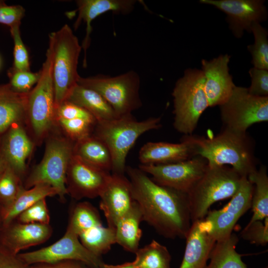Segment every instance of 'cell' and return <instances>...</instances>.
Listing matches in <instances>:
<instances>
[{
	"instance_id": "1",
	"label": "cell",
	"mask_w": 268,
	"mask_h": 268,
	"mask_svg": "<svg viewBox=\"0 0 268 268\" xmlns=\"http://www.w3.org/2000/svg\"><path fill=\"white\" fill-rule=\"evenodd\" d=\"M125 172L143 220L166 238L185 239L192 225L187 194L156 183L139 168Z\"/></svg>"
},
{
	"instance_id": "2",
	"label": "cell",
	"mask_w": 268,
	"mask_h": 268,
	"mask_svg": "<svg viewBox=\"0 0 268 268\" xmlns=\"http://www.w3.org/2000/svg\"><path fill=\"white\" fill-rule=\"evenodd\" d=\"M194 145L196 155L206 159L209 165H229L241 177L256 171L255 141L246 133L223 128L217 135L205 137L184 135Z\"/></svg>"
},
{
	"instance_id": "3",
	"label": "cell",
	"mask_w": 268,
	"mask_h": 268,
	"mask_svg": "<svg viewBox=\"0 0 268 268\" xmlns=\"http://www.w3.org/2000/svg\"><path fill=\"white\" fill-rule=\"evenodd\" d=\"M160 117L137 121L132 114L113 120L97 122L92 135L107 145L112 159V174H124L127 155L144 133L161 127Z\"/></svg>"
},
{
	"instance_id": "4",
	"label": "cell",
	"mask_w": 268,
	"mask_h": 268,
	"mask_svg": "<svg viewBox=\"0 0 268 268\" xmlns=\"http://www.w3.org/2000/svg\"><path fill=\"white\" fill-rule=\"evenodd\" d=\"M52 64L53 50L49 42L38 81L28 94L25 123L36 144H41L57 126Z\"/></svg>"
},
{
	"instance_id": "5",
	"label": "cell",
	"mask_w": 268,
	"mask_h": 268,
	"mask_svg": "<svg viewBox=\"0 0 268 268\" xmlns=\"http://www.w3.org/2000/svg\"><path fill=\"white\" fill-rule=\"evenodd\" d=\"M74 144L56 126L46 137L43 157L26 178L24 188L28 189L38 184H47L57 191L62 201H65L67 195L66 173L73 154Z\"/></svg>"
},
{
	"instance_id": "6",
	"label": "cell",
	"mask_w": 268,
	"mask_h": 268,
	"mask_svg": "<svg viewBox=\"0 0 268 268\" xmlns=\"http://www.w3.org/2000/svg\"><path fill=\"white\" fill-rule=\"evenodd\" d=\"M52 47V74L56 109L65 101L80 76L77 71L82 50L77 37L71 27L65 24L49 34Z\"/></svg>"
},
{
	"instance_id": "7",
	"label": "cell",
	"mask_w": 268,
	"mask_h": 268,
	"mask_svg": "<svg viewBox=\"0 0 268 268\" xmlns=\"http://www.w3.org/2000/svg\"><path fill=\"white\" fill-rule=\"evenodd\" d=\"M204 76L201 69H186L175 83L173 98V126L184 135H191L199 119L209 107L204 89Z\"/></svg>"
},
{
	"instance_id": "8",
	"label": "cell",
	"mask_w": 268,
	"mask_h": 268,
	"mask_svg": "<svg viewBox=\"0 0 268 268\" xmlns=\"http://www.w3.org/2000/svg\"><path fill=\"white\" fill-rule=\"evenodd\" d=\"M242 178L228 166L207 164L202 176L187 193L192 223L204 219L213 203L231 198Z\"/></svg>"
},
{
	"instance_id": "9",
	"label": "cell",
	"mask_w": 268,
	"mask_h": 268,
	"mask_svg": "<svg viewBox=\"0 0 268 268\" xmlns=\"http://www.w3.org/2000/svg\"><path fill=\"white\" fill-rule=\"evenodd\" d=\"M140 77L134 70L111 76L102 74L80 76L77 84L99 93L111 105L117 118L140 108Z\"/></svg>"
},
{
	"instance_id": "10",
	"label": "cell",
	"mask_w": 268,
	"mask_h": 268,
	"mask_svg": "<svg viewBox=\"0 0 268 268\" xmlns=\"http://www.w3.org/2000/svg\"><path fill=\"white\" fill-rule=\"evenodd\" d=\"M219 107L223 128L246 133L253 125L268 121V97L254 96L248 88L235 86Z\"/></svg>"
},
{
	"instance_id": "11",
	"label": "cell",
	"mask_w": 268,
	"mask_h": 268,
	"mask_svg": "<svg viewBox=\"0 0 268 268\" xmlns=\"http://www.w3.org/2000/svg\"><path fill=\"white\" fill-rule=\"evenodd\" d=\"M18 257L31 266L39 263H54L66 261L81 263L91 268H100L104 263L85 248L78 236L67 228L64 235L53 244L38 250L19 253Z\"/></svg>"
},
{
	"instance_id": "12",
	"label": "cell",
	"mask_w": 268,
	"mask_h": 268,
	"mask_svg": "<svg viewBox=\"0 0 268 268\" xmlns=\"http://www.w3.org/2000/svg\"><path fill=\"white\" fill-rule=\"evenodd\" d=\"M207 167L205 158L196 155L189 159L165 164H141L138 168L152 176L156 183L188 193Z\"/></svg>"
},
{
	"instance_id": "13",
	"label": "cell",
	"mask_w": 268,
	"mask_h": 268,
	"mask_svg": "<svg viewBox=\"0 0 268 268\" xmlns=\"http://www.w3.org/2000/svg\"><path fill=\"white\" fill-rule=\"evenodd\" d=\"M253 191V184L247 177H242L239 188L229 202L221 209L208 211L204 219L216 242L228 237L237 221L251 207Z\"/></svg>"
},
{
	"instance_id": "14",
	"label": "cell",
	"mask_w": 268,
	"mask_h": 268,
	"mask_svg": "<svg viewBox=\"0 0 268 268\" xmlns=\"http://www.w3.org/2000/svg\"><path fill=\"white\" fill-rule=\"evenodd\" d=\"M111 176L110 172L91 165L73 154L66 173L67 195L76 200L100 197Z\"/></svg>"
},
{
	"instance_id": "15",
	"label": "cell",
	"mask_w": 268,
	"mask_h": 268,
	"mask_svg": "<svg viewBox=\"0 0 268 268\" xmlns=\"http://www.w3.org/2000/svg\"><path fill=\"white\" fill-rule=\"evenodd\" d=\"M211 5L226 15V21L233 35L241 38L245 31L251 32L252 24L265 21L268 17L267 7L262 0H200Z\"/></svg>"
},
{
	"instance_id": "16",
	"label": "cell",
	"mask_w": 268,
	"mask_h": 268,
	"mask_svg": "<svg viewBox=\"0 0 268 268\" xmlns=\"http://www.w3.org/2000/svg\"><path fill=\"white\" fill-rule=\"evenodd\" d=\"M230 59L229 55L225 54L210 61L201 60L204 89L209 107L219 106L225 103L236 86L229 72Z\"/></svg>"
},
{
	"instance_id": "17",
	"label": "cell",
	"mask_w": 268,
	"mask_h": 268,
	"mask_svg": "<svg viewBox=\"0 0 268 268\" xmlns=\"http://www.w3.org/2000/svg\"><path fill=\"white\" fill-rule=\"evenodd\" d=\"M53 229L50 224L22 223L15 220L2 225L0 230V246L14 254L44 243L51 236Z\"/></svg>"
},
{
	"instance_id": "18",
	"label": "cell",
	"mask_w": 268,
	"mask_h": 268,
	"mask_svg": "<svg viewBox=\"0 0 268 268\" xmlns=\"http://www.w3.org/2000/svg\"><path fill=\"white\" fill-rule=\"evenodd\" d=\"M34 144L23 123L14 124L0 137V152L8 166L22 180L26 174L27 162Z\"/></svg>"
},
{
	"instance_id": "19",
	"label": "cell",
	"mask_w": 268,
	"mask_h": 268,
	"mask_svg": "<svg viewBox=\"0 0 268 268\" xmlns=\"http://www.w3.org/2000/svg\"><path fill=\"white\" fill-rule=\"evenodd\" d=\"M100 197V208L103 211L108 226L114 228L134 202L130 181L124 174H111Z\"/></svg>"
},
{
	"instance_id": "20",
	"label": "cell",
	"mask_w": 268,
	"mask_h": 268,
	"mask_svg": "<svg viewBox=\"0 0 268 268\" xmlns=\"http://www.w3.org/2000/svg\"><path fill=\"white\" fill-rule=\"evenodd\" d=\"M135 0H78L76 1L78 16L74 24L75 30L81 22L86 24L85 37L81 45L84 51L83 66H87L86 53L91 43V23L100 15L109 11L116 14L126 15L134 9Z\"/></svg>"
},
{
	"instance_id": "21",
	"label": "cell",
	"mask_w": 268,
	"mask_h": 268,
	"mask_svg": "<svg viewBox=\"0 0 268 268\" xmlns=\"http://www.w3.org/2000/svg\"><path fill=\"white\" fill-rule=\"evenodd\" d=\"M185 239V253L179 268H204L216 241L204 219L192 223Z\"/></svg>"
},
{
	"instance_id": "22",
	"label": "cell",
	"mask_w": 268,
	"mask_h": 268,
	"mask_svg": "<svg viewBox=\"0 0 268 268\" xmlns=\"http://www.w3.org/2000/svg\"><path fill=\"white\" fill-rule=\"evenodd\" d=\"M196 155L193 144L184 136L180 143L148 142L140 149L141 164H165L189 159Z\"/></svg>"
},
{
	"instance_id": "23",
	"label": "cell",
	"mask_w": 268,
	"mask_h": 268,
	"mask_svg": "<svg viewBox=\"0 0 268 268\" xmlns=\"http://www.w3.org/2000/svg\"><path fill=\"white\" fill-rule=\"evenodd\" d=\"M28 94L14 91L8 83L0 84V137L14 124L25 122Z\"/></svg>"
},
{
	"instance_id": "24",
	"label": "cell",
	"mask_w": 268,
	"mask_h": 268,
	"mask_svg": "<svg viewBox=\"0 0 268 268\" xmlns=\"http://www.w3.org/2000/svg\"><path fill=\"white\" fill-rule=\"evenodd\" d=\"M66 101L85 109L97 122L117 118L112 107L99 93L78 84L73 88Z\"/></svg>"
},
{
	"instance_id": "25",
	"label": "cell",
	"mask_w": 268,
	"mask_h": 268,
	"mask_svg": "<svg viewBox=\"0 0 268 268\" xmlns=\"http://www.w3.org/2000/svg\"><path fill=\"white\" fill-rule=\"evenodd\" d=\"M143 221L137 202L134 201L130 209L118 221L115 226L116 243L126 251L135 253L137 251L142 231L139 227Z\"/></svg>"
},
{
	"instance_id": "26",
	"label": "cell",
	"mask_w": 268,
	"mask_h": 268,
	"mask_svg": "<svg viewBox=\"0 0 268 268\" xmlns=\"http://www.w3.org/2000/svg\"><path fill=\"white\" fill-rule=\"evenodd\" d=\"M73 153L85 162L102 170H112V159L107 145L91 134L74 142Z\"/></svg>"
},
{
	"instance_id": "27",
	"label": "cell",
	"mask_w": 268,
	"mask_h": 268,
	"mask_svg": "<svg viewBox=\"0 0 268 268\" xmlns=\"http://www.w3.org/2000/svg\"><path fill=\"white\" fill-rule=\"evenodd\" d=\"M58 195L57 191L47 184H38L28 189L23 188L12 203L3 209L2 225L15 220L21 212L38 201Z\"/></svg>"
},
{
	"instance_id": "28",
	"label": "cell",
	"mask_w": 268,
	"mask_h": 268,
	"mask_svg": "<svg viewBox=\"0 0 268 268\" xmlns=\"http://www.w3.org/2000/svg\"><path fill=\"white\" fill-rule=\"evenodd\" d=\"M238 241L237 236L232 233L216 242L209 256L210 262L204 268H248L236 251Z\"/></svg>"
},
{
	"instance_id": "29",
	"label": "cell",
	"mask_w": 268,
	"mask_h": 268,
	"mask_svg": "<svg viewBox=\"0 0 268 268\" xmlns=\"http://www.w3.org/2000/svg\"><path fill=\"white\" fill-rule=\"evenodd\" d=\"M247 178L255 185L251 202L253 213L249 223L263 220L268 217V176L266 167L261 166Z\"/></svg>"
},
{
	"instance_id": "30",
	"label": "cell",
	"mask_w": 268,
	"mask_h": 268,
	"mask_svg": "<svg viewBox=\"0 0 268 268\" xmlns=\"http://www.w3.org/2000/svg\"><path fill=\"white\" fill-rule=\"evenodd\" d=\"M83 246L93 254L101 257L116 243L115 228L102 224L92 227L78 235Z\"/></svg>"
},
{
	"instance_id": "31",
	"label": "cell",
	"mask_w": 268,
	"mask_h": 268,
	"mask_svg": "<svg viewBox=\"0 0 268 268\" xmlns=\"http://www.w3.org/2000/svg\"><path fill=\"white\" fill-rule=\"evenodd\" d=\"M134 261L138 268H171V255L167 248L153 240L138 249Z\"/></svg>"
},
{
	"instance_id": "32",
	"label": "cell",
	"mask_w": 268,
	"mask_h": 268,
	"mask_svg": "<svg viewBox=\"0 0 268 268\" xmlns=\"http://www.w3.org/2000/svg\"><path fill=\"white\" fill-rule=\"evenodd\" d=\"M101 222L99 212L95 207L88 202H81L73 208L67 228L78 236L92 227L102 224Z\"/></svg>"
},
{
	"instance_id": "33",
	"label": "cell",
	"mask_w": 268,
	"mask_h": 268,
	"mask_svg": "<svg viewBox=\"0 0 268 268\" xmlns=\"http://www.w3.org/2000/svg\"><path fill=\"white\" fill-rule=\"evenodd\" d=\"M251 32L254 37V43L248 45V50L252 57L254 67L268 70V32L260 23H254Z\"/></svg>"
},
{
	"instance_id": "34",
	"label": "cell",
	"mask_w": 268,
	"mask_h": 268,
	"mask_svg": "<svg viewBox=\"0 0 268 268\" xmlns=\"http://www.w3.org/2000/svg\"><path fill=\"white\" fill-rule=\"evenodd\" d=\"M24 188L22 180L9 166L0 176V204L8 207Z\"/></svg>"
},
{
	"instance_id": "35",
	"label": "cell",
	"mask_w": 268,
	"mask_h": 268,
	"mask_svg": "<svg viewBox=\"0 0 268 268\" xmlns=\"http://www.w3.org/2000/svg\"><path fill=\"white\" fill-rule=\"evenodd\" d=\"M96 124L81 119L56 121V125L61 132L74 142L91 135Z\"/></svg>"
},
{
	"instance_id": "36",
	"label": "cell",
	"mask_w": 268,
	"mask_h": 268,
	"mask_svg": "<svg viewBox=\"0 0 268 268\" xmlns=\"http://www.w3.org/2000/svg\"><path fill=\"white\" fill-rule=\"evenodd\" d=\"M9 78L8 82L15 91L21 93H28L33 88L40 77V71L15 70L10 68L7 71Z\"/></svg>"
},
{
	"instance_id": "37",
	"label": "cell",
	"mask_w": 268,
	"mask_h": 268,
	"mask_svg": "<svg viewBox=\"0 0 268 268\" xmlns=\"http://www.w3.org/2000/svg\"><path fill=\"white\" fill-rule=\"evenodd\" d=\"M14 44L13 63L10 67L15 70L30 71V64L27 50L22 40L20 26L10 28Z\"/></svg>"
},
{
	"instance_id": "38",
	"label": "cell",
	"mask_w": 268,
	"mask_h": 268,
	"mask_svg": "<svg viewBox=\"0 0 268 268\" xmlns=\"http://www.w3.org/2000/svg\"><path fill=\"white\" fill-rule=\"evenodd\" d=\"M15 220L22 223L50 224V216L46 198L38 201L21 212Z\"/></svg>"
},
{
	"instance_id": "39",
	"label": "cell",
	"mask_w": 268,
	"mask_h": 268,
	"mask_svg": "<svg viewBox=\"0 0 268 268\" xmlns=\"http://www.w3.org/2000/svg\"><path fill=\"white\" fill-rule=\"evenodd\" d=\"M241 237L250 243L265 246L268 243V217L264 219L248 223L241 232Z\"/></svg>"
},
{
	"instance_id": "40",
	"label": "cell",
	"mask_w": 268,
	"mask_h": 268,
	"mask_svg": "<svg viewBox=\"0 0 268 268\" xmlns=\"http://www.w3.org/2000/svg\"><path fill=\"white\" fill-rule=\"evenodd\" d=\"M56 121L59 119H81L96 124L95 118L87 111L80 106L68 101H64L56 109Z\"/></svg>"
},
{
	"instance_id": "41",
	"label": "cell",
	"mask_w": 268,
	"mask_h": 268,
	"mask_svg": "<svg viewBox=\"0 0 268 268\" xmlns=\"http://www.w3.org/2000/svg\"><path fill=\"white\" fill-rule=\"evenodd\" d=\"M249 73L251 78L249 92L256 96L268 97V70L254 67L250 69Z\"/></svg>"
},
{
	"instance_id": "42",
	"label": "cell",
	"mask_w": 268,
	"mask_h": 268,
	"mask_svg": "<svg viewBox=\"0 0 268 268\" xmlns=\"http://www.w3.org/2000/svg\"><path fill=\"white\" fill-rule=\"evenodd\" d=\"M25 10L20 5H8L4 1L0 2V23L10 28L20 26Z\"/></svg>"
},
{
	"instance_id": "43",
	"label": "cell",
	"mask_w": 268,
	"mask_h": 268,
	"mask_svg": "<svg viewBox=\"0 0 268 268\" xmlns=\"http://www.w3.org/2000/svg\"><path fill=\"white\" fill-rule=\"evenodd\" d=\"M18 256L12 254L0 246V268H30Z\"/></svg>"
},
{
	"instance_id": "44",
	"label": "cell",
	"mask_w": 268,
	"mask_h": 268,
	"mask_svg": "<svg viewBox=\"0 0 268 268\" xmlns=\"http://www.w3.org/2000/svg\"><path fill=\"white\" fill-rule=\"evenodd\" d=\"M82 263L66 261L54 263H39L31 265L30 268H88L83 266Z\"/></svg>"
},
{
	"instance_id": "45",
	"label": "cell",
	"mask_w": 268,
	"mask_h": 268,
	"mask_svg": "<svg viewBox=\"0 0 268 268\" xmlns=\"http://www.w3.org/2000/svg\"><path fill=\"white\" fill-rule=\"evenodd\" d=\"M100 268H138L134 261L118 265H107L105 263Z\"/></svg>"
},
{
	"instance_id": "46",
	"label": "cell",
	"mask_w": 268,
	"mask_h": 268,
	"mask_svg": "<svg viewBox=\"0 0 268 268\" xmlns=\"http://www.w3.org/2000/svg\"><path fill=\"white\" fill-rule=\"evenodd\" d=\"M7 166L8 165L5 159L0 152V176L4 172Z\"/></svg>"
},
{
	"instance_id": "47",
	"label": "cell",
	"mask_w": 268,
	"mask_h": 268,
	"mask_svg": "<svg viewBox=\"0 0 268 268\" xmlns=\"http://www.w3.org/2000/svg\"><path fill=\"white\" fill-rule=\"evenodd\" d=\"M2 214H3V208L0 204V230L1 229L2 225Z\"/></svg>"
},
{
	"instance_id": "48",
	"label": "cell",
	"mask_w": 268,
	"mask_h": 268,
	"mask_svg": "<svg viewBox=\"0 0 268 268\" xmlns=\"http://www.w3.org/2000/svg\"><path fill=\"white\" fill-rule=\"evenodd\" d=\"M0 66H1V60H0Z\"/></svg>"
},
{
	"instance_id": "49",
	"label": "cell",
	"mask_w": 268,
	"mask_h": 268,
	"mask_svg": "<svg viewBox=\"0 0 268 268\" xmlns=\"http://www.w3.org/2000/svg\"><path fill=\"white\" fill-rule=\"evenodd\" d=\"M268 268V267H265V268Z\"/></svg>"
},
{
	"instance_id": "50",
	"label": "cell",
	"mask_w": 268,
	"mask_h": 268,
	"mask_svg": "<svg viewBox=\"0 0 268 268\" xmlns=\"http://www.w3.org/2000/svg\"><path fill=\"white\" fill-rule=\"evenodd\" d=\"M1 0H0V2L1 1Z\"/></svg>"
}]
</instances>
